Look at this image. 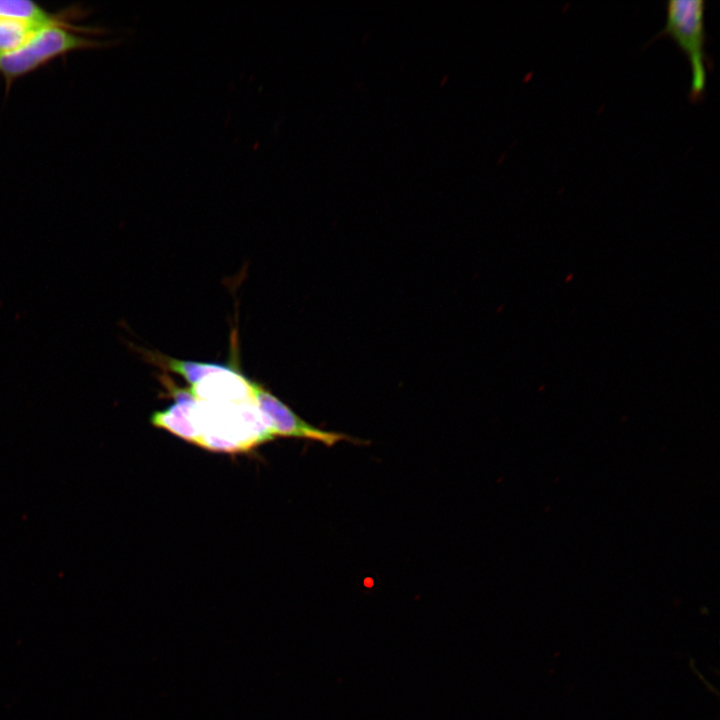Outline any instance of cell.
I'll use <instances>...</instances> for the list:
<instances>
[{"label": "cell", "mask_w": 720, "mask_h": 720, "mask_svg": "<svg viewBox=\"0 0 720 720\" xmlns=\"http://www.w3.org/2000/svg\"><path fill=\"white\" fill-rule=\"evenodd\" d=\"M201 437L198 446L221 452H242L272 440L254 400L240 403L197 402Z\"/></svg>", "instance_id": "1"}, {"label": "cell", "mask_w": 720, "mask_h": 720, "mask_svg": "<svg viewBox=\"0 0 720 720\" xmlns=\"http://www.w3.org/2000/svg\"><path fill=\"white\" fill-rule=\"evenodd\" d=\"M704 0H669L666 2L664 27L650 40L668 35L684 51L691 68L688 98L701 101L706 92L707 71L713 68V60L706 52ZM649 42V43H650Z\"/></svg>", "instance_id": "2"}, {"label": "cell", "mask_w": 720, "mask_h": 720, "mask_svg": "<svg viewBox=\"0 0 720 720\" xmlns=\"http://www.w3.org/2000/svg\"><path fill=\"white\" fill-rule=\"evenodd\" d=\"M103 43L81 36L72 26L60 21L38 29L20 48L0 56V74L6 86L71 51L102 46Z\"/></svg>", "instance_id": "3"}, {"label": "cell", "mask_w": 720, "mask_h": 720, "mask_svg": "<svg viewBox=\"0 0 720 720\" xmlns=\"http://www.w3.org/2000/svg\"><path fill=\"white\" fill-rule=\"evenodd\" d=\"M252 396L266 426L273 436L279 435L282 437L308 439L320 442L328 447H332L343 441L358 445L368 444L367 441L354 438L345 433L326 431L313 426L298 416L270 391L256 382H252Z\"/></svg>", "instance_id": "4"}, {"label": "cell", "mask_w": 720, "mask_h": 720, "mask_svg": "<svg viewBox=\"0 0 720 720\" xmlns=\"http://www.w3.org/2000/svg\"><path fill=\"white\" fill-rule=\"evenodd\" d=\"M164 384L175 402L163 410L155 411L150 418L152 425L197 445L201 437L198 399L190 389H179L167 381Z\"/></svg>", "instance_id": "5"}, {"label": "cell", "mask_w": 720, "mask_h": 720, "mask_svg": "<svg viewBox=\"0 0 720 720\" xmlns=\"http://www.w3.org/2000/svg\"><path fill=\"white\" fill-rule=\"evenodd\" d=\"M203 401L240 403L252 400V381L228 367L212 373L190 388Z\"/></svg>", "instance_id": "6"}, {"label": "cell", "mask_w": 720, "mask_h": 720, "mask_svg": "<svg viewBox=\"0 0 720 720\" xmlns=\"http://www.w3.org/2000/svg\"><path fill=\"white\" fill-rule=\"evenodd\" d=\"M0 19L18 21L37 28L62 21L59 16L50 14L29 0H0Z\"/></svg>", "instance_id": "7"}, {"label": "cell", "mask_w": 720, "mask_h": 720, "mask_svg": "<svg viewBox=\"0 0 720 720\" xmlns=\"http://www.w3.org/2000/svg\"><path fill=\"white\" fill-rule=\"evenodd\" d=\"M153 360L161 363L169 371L182 376L191 386L197 384L204 377L229 367L219 363L180 360L159 354Z\"/></svg>", "instance_id": "8"}, {"label": "cell", "mask_w": 720, "mask_h": 720, "mask_svg": "<svg viewBox=\"0 0 720 720\" xmlns=\"http://www.w3.org/2000/svg\"><path fill=\"white\" fill-rule=\"evenodd\" d=\"M38 29L18 21L0 19V56L20 48Z\"/></svg>", "instance_id": "9"}]
</instances>
